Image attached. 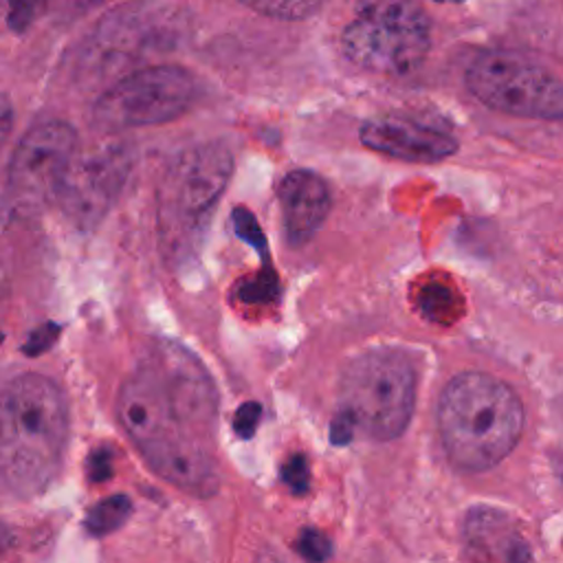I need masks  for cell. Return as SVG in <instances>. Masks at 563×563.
Segmentation results:
<instances>
[{
  "label": "cell",
  "instance_id": "obj_1",
  "mask_svg": "<svg viewBox=\"0 0 563 563\" xmlns=\"http://www.w3.org/2000/svg\"><path fill=\"white\" fill-rule=\"evenodd\" d=\"M117 413L154 473L189 495L209 497L218 490L209 444L216 391L194 356L174 345L152 350L123 380Z\"/></svg>",
  "mask_w": 563,
  "mask_h": 563
},
{
  "label": "cell",
  "instance_id": "obj_2",
  "mask_svg": "<svg viewBox=\"0 0 563 563\" xmlns=\"http://www.w3.org/2000/svg\"><path fill=\"white\" fill-rule=\"evenodd\" d=\"M68 440V405L42 374L15 376L2 394V484L15 497L42 493L57 475Z\"/></svg>",
  "mask_w": 563,
  "mask_h": 563
},
{
  "label": "cell",
  "instance_id": "obj_3",
  "mask_svg": "<svg viewBox=\"0 0 563 563\" xmlns=\"http://www.w3.org/2000/svg\"><path fill=\"white\" fill-rule=\"evenodd\" d=\"M438 431L449 460L464 471L497 466L519 442L523 405L517 391L484 372L453 376L438 400Z\"/></svg>",
  "mask_w": 563,
  "mask_h": 563
},
{
  "label": "cell",
  "instance_id": "obj_4",
  "mask_svg": "<svg viewBox=\"0 0 563 563\" xmlns=\"http://www.w3.org/2000/svg\"><path fill=\"white\" fill-rule=\"evenodd\" d=\"M416 369L396 350H369L354 356L339 383V413L374 440L398 438L413 413Z\"/></svg>",
  "mask_w": 563,
  "mask_h": 563
},
{
  "label": "cell",
  "instance_id": "obj_5",
  "mask_svg": "<svg viewBox=\"0 0 563 563\" xmlns=\"http://www.w3.org/2000/svg\"><path fill=\"white\" fill-rule=\"evenodd\" d=\"M345 57L372 73L402 75L429 51V15L416 2H365L341 33Z\"/></svg>",
  "mask_w": 563,
  "mask_h": 563
},
{
  "label": "cell",
  "instance_id": "obj_6",
  "mask_svg": "<svg viewBox=\"0 0 563 563\" xmlns=\"http://www.w3.org/2000/svg\"><path fill=\"white\" fill-rule=\"evenodd\" d=\"M466 88L484 106L521 119H563V79L515 51H484L466 70Z\"/></svg>",
  "mask_w": 563,
  "mask_h": 563
},
{
  "label": "cell",
  "instance_id": "obj_7",
  "mask_svg": "<svg viewBox=\"0 0 563 563\" xmlns=\"http://www.w3.org/2000/svg\"><path fill=\"white\" fill-rule=\"evenodd\" d=\"M196 79L174 64H158L123 75L95 101L92 117L106 130L167 123L196 99Z\"/></svg>",
  "mask_w": 563,
  "mask_h": 563
},
{
  "label": "cell",
  "instance_id": "obj_8",
  "mask_svg": "<svg viewBox=\"0 0 563 563\" xmlns=\"http://www.w3.org/2000/svg\"><path fill=\"white\" fill-rule=\"evenodd\" d=\"M231 169L233 158L224 143L207 141L180 152L158 187L163 229L180 231L198 227L224 191Z\"/></svg>",
  "mask_w": 563,
  "mask_h": 563
},
{
  "label": "cell",
  "instance_id": "obj_9",
  "mask_svg": "<svg viewBox=\"0 0 563 563\" xmlns=\"http://www.w3.org/2000/svg\"><path fill=\"white\" fill-rule=\"evenodd\" d=\"M77 158V132L64 121L33 125L15 145L7 169V198L13 209L33 211L59 196Z\"/></svg>",
  "mask_w": 563,
  "mask_h": 563
},
{
  "label": "cell",
  "instance_id": "obj_10",
  "mask_svg": "<svg viewBox=\"0 0 563 563\" xmlns=\"http://www.w3.org/2000/svg\"><path fill=\"white\" fill-rule=\"evenodd\" d=\"M125 163L128 156L121 150L110 147L86 156L77 154L59 189L64 209L81 222H90L101 216L125 178Z\"/></svg>",
  "mask_w": 563,
  "mask_h": 563
},
{
  "label": "cell",
  "instance_id": "obj_11",
  "mask_svg": "<svg viewBox=\"0 0 563 563\" xmlns=\"http://www.w3.org/2000/svg\"><path fill=\"white\" fill-rule=\"evenodd\" d=\"M361 143L374 152L411 163H435L455 154L453 134L405 117H374L358 130Z\"/></svg>",
  "mask_w": 563,
  "mask_h": 563
},
{
  "label": "cell",
  "instance_id": "obj_12",
  "mask_svg": "<svg viewBox=\"0 0 563 563\" xmlns=\"http://www.w3.org/2000/svg\"><path fill=\"white\" fill-rule=\"evenodd\" d=\"M468 552L479 563H532L530 541L508 512L493 506H473L464 517Z\"/></svg>",
  "mask_w": 563,
  "mask_h": 563
},
{
  "label": "cell",
  "instance_id": "obj_13",
  "mask_svg": "<svg viewBox=\"0 0 563 563\" xmlns=\"http://www.w3.org/2000/svg\"><path fill=\"white\" fill-rule=\"evenodd\" d=\"M277 198L286 233L295 244L308 240L321 227L332 205L325 180L310 169L288 172L277 187Z\"/></svg>",
  "mask_w": 563,
  "mask_h": 563
},
{
  "label": "cell",
  "instance_id": "obj_14",
  "mask_svg": "<svg viewBox=\"0 0 563 563\" xmlns=\"http://www.w3.org/2000/svg\"><path fill=\"white\" fill-rule=\"evenodd\" d=\"M132 512V501L125 495H110L97 501L86 515V528L92 537H103L114 532L125 523Z\"/></svg>",
  "mask_w": 563,
  "mask_h": 563
},
{
  "label": "cell",
  "instance_id": "obj_15",
  "mask_svg": "<svg viewBox=\"0 0 563 563\" xmlns=\"http://www.w3.org/2000/svg\"><path fill=\"white\" fill-rule=\"evenodd\" d=\"M246 7L255 13L277 18V20H306L321 9L319 2H310V0H262V2H246Z\"/></svg>",
  "mask_w": 563,
  "mask_h": 563
},
{
  "label": "cell",
  "instance_id": "obj_16",
  "mask_svg": "<svg viewBox=\"0 0 563 563\" xmlns=\"http://www.w3.org/2000/svg\"><path fill=\"white\" fill-rule=\"evenodd\" d=\"M457 295L446 284H429L420 292V308L427 317L444 321L455 314Z\"/></svg>",
  "mask_w": 563,
  "mask_h": 563
},
{
  "label": "cell",
  "instance_id": "obj_17",
  "mask_svg": "<svg viewBox=\"0 0 563 563\" xmlns=\"http://www.w3.org/2000/svg\"><path fill=\"white\" fill-rule=\"evenodd\" d=\"M277 279L271 271L260 273L257 277H251L238 286V299L244 303H262L277 297Z\"/></svg>",
  "mask_w": 563,
  "mask_h": 563
},
{
  "label": "cell",
  "instance_id": "obj_18",
  "mask_svg": "<svg viewBox=\"0 0 563 563\" xmlns=\"http://www.w3.org/2000/svg\"><path fill=\"white\" fill-rule=\"evenodd\" d=\"M297 548L301 552V556L310 563H323L332 556V541L314 530V528H303L299 532V539H297Z\"/></svg>",
  "mask_w": 563,
  "mask_h": 563
},
{
  "label": "cell",
  "instance_id": "obj_19",
  "mask_svg": "<svg viewBox=\"0 0 563 563\" xmlns=\"http://www.w3.org/2000/svg\"><path fill=\"white\" fill-rule=\"evenodd\" d=\"M282 479L295 490V493H306L308 482H310V468L303 455H292L282 464Z\"/></svg>",
  "mask_w": 563,
  "mask_h": 563
},
{
  "label": "cell",
  "instance_id": "obj_20",
  "mask_svg": "<svg viewBox=\"0 0 563 563\" xmlns=\"http://www.w3.org/2000/svg\"><path fill=\"white\" fill-rule=\"evenodd\" d=\"M233 227H235V233L242 238V240H246L251 246H255L257 251H266V240H264V235H262V231H260V224H257V220L253 218V213L251 211H246V209H235V213H233Z\"/></svg>",
  "mask_w": 563,
  "mask_h": 563
},
{
  "label": "cell",
  "instance_id": "obj_21",
  "mask_svg": "<svg viewBox=\"0 0 563 563\" xmlns=\"http://www.w3.org/2000/svg\"><path fill=\"white\" fill-rule=\"evenodd\" d=\"M262 420V407L257 402H244L233 416V429L240 438H251Z\"/></svg>",
  "mask_w": 563,
  "mask_h": 563
},
{
  "label": "cell",
  "instance_id": "obj_22",
  "mask_svg": "<svg viewBox=\"0 0 563 563\" xmlns=\"http://www.w3.org/2000/svg\"><path fill=\"white\" fill-rule=\"evenodd\" d=\"M110 475H112V453L106 446L95 449L88 455V477H90V482H106Z\"/></svg>",
  "mask_w": 563,
  "mask_h": 563
},
{
  "label": "cell",
  "instance_id": "obj_23",
  "mask_svg": "<svg viewBox=\"0 0 563 563\" xmlns=\"http://www.w3.org/2000/svg\"><path fill=\"white\" fill-rule=\"evenodd\" d=\"M55 332H57V328L55 325H44V328H40V330H35L31 336H29V341L24 343V352L26 354H40V352H44L53 341H55Z\"/></svg>",
  "mask_w": 563,
  "mask_h": 563
},
{
  "label": "cell",
  "instance_id": "obj_24",
  "mask_svg": "<svg viewBox=\"0 0 563 563\" xmlns=\"http://www.w3.org/2000/svg\"><path fill=\"white\" fill-rule=\"evenodd\" d=\"M561 473H563V471H561Z\"/></svg>",
  "mask_w": 563,
  "mask_h": 563
}]
</instances>
